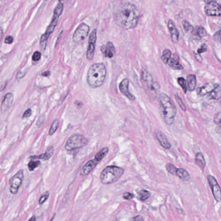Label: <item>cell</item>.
Listing matches in <instances>:
<instances>
[{
    "mask_svg": "<svg viewBox=\"0 0 221 221\" xmlns=\"http://www.w3.org/2000/svg\"><path fill=\"white\" fill-rule=\"evenodd\" d=\"M140 13L136 6L130 3H125L120 6L114 16L116 24L126 30L136 27L139 21Z\"/></svg>",
    "mask_w": 221,
    "mask_h": 221,
    "instance_id": "obj_1",
    "label": "cell"
},
{
    "mask_svg": "<svg viewBox=\"0 0 221 221\" xmlns=\"http://www.w3.org/2000/svg\"><path fill=\"white\" fill-rule=\"evenodd\" d=\"M160 113L165 123L173 124L177 113V109L172 99L166 94L162 93L159 96Z\"/></svg>",
    "mask_w": 221,
    "mask_h": 221,
    "instance_id": "obj_2",
    "label": "cell"
},
{
    "mask_svg": "<svg viewBox=\"0 0 221 221\" xmlns=\"http://www.w3.org/2000/svg\"><path fill=\"white\" fill-rule=\"evenodd\" d=\"M106 76V69L103 63H95L88 71L87 82L91 87L96 88L103 84Z\"/></svg>",
    "mask_w": 221,
    "mask_h": 221,
    "instance_id": "obj_3",
    "label": "cell"
},
{
    "mask_svg": "<svg viewBox=\"0 0 221 221\" xmlns=\"http://www.w3.org/2000/svg\"><path fill=\"white\" fill-rule=\"evenodd\" d=\"M124 169L116 166H108L101 172L100 181L103 185L112 184L117 181L124 174Z\"/></svg>",
    "mask_w": 221,
    "mask_h": 221,
    "instance_id": "obj_4",
    "label": "cell"
},
{
    "mask_svg": "<svg viewBox=\"0 0 221 221\" xmlns=\"http://www.w3.org/2000/svg\"><path fill=\"white\" fill-rule=\"evenodd\" d=\"M63 9H64V4L63 3L60 1L54 10L52 21L48 27L45 32L42 35L40 39V43L41 44L47 45L48 39L51 34L53 32L54 29L57 25L60 17L63 12Z\"/></svg>",
    "mask_w": 221,
    "mask_h": 221,
    "instance_id": "obj_5",
    "label": "cell"
},
{
    "mask_svg": "<svg viewBox=\"0 0 221 221\" xmlns=\"http://www.w3.org/2000/svg\"><path fill=\"white\" fill-rule=\"evenodd\" d=\"M142 81L144 89L147 94L152 98H156L159 93V86L155 81L151 74L147 70H143Z\"/></svg>",
    "mask_w": 221,
    "mask_h": 221,
    "instance_id": "obj_6",
    "label": "cell"
},
{
    "mask_svg": "<svg viewBox=\"0 0 221 221\" xmlns=\"http://www.w3.org/2000/svg\"><path fill=\"white\" fill-rule=\"evenodd\" d=\"M88 143V140L82 135H72L67 141L65 149L68 151L75 150L83 147Z\"/></svg>",
    "mask_w": 221,
    "mask_h": 221,
    "instance_id": "obj_7",
    "label": "cell"
},
{
    "mask_svg": "<svg viewBox=\"0 0 221 221\" xmlns=\"http://www.w3.org/2000/svg\"><path fill=\"white\" fill-rule=\"evenodd\" d=\"M24 179V172L23 169H21L17 172L10 179L9 190L13 194H16L19 188L22 185Z\"/></svg>",
    "mask_w": 221,
    "mask_h": 221,
    "instance_id": "obj_8",
    "label": "cell"
},
{
    "mask_svg": "<svg viewBox=\"0 0 221 221\" xmlns=\"http://www.w3.org/2000/svg\"><path fill=\"white\" fill-rule=\"evenodd\" d=\"M90 27L85 23H82L76 28L73 34V40L75 43H80L84 40L88 35Z\"/></svg>",
    "mask_w": 221,
    "mask_h": 221,
    "instance_id": "obj_9",
    "label": "cell"
},
{
    "mask_svg": "<svg viewBox=\"0 0 221 221\" xmlns=\"http://www.w3.org/2000/svg\"><path fill=\"white\" fill-rule=\"evenodd\" d=\"M206 14L210 17H221V4L213 1L207 3L204 7Z\"/></svg>",
    "mask_w": 221,
    "mask_h": 221,
    "instance_id": "obj_10",
    "label": "cell"
},
{
    "mask_svg": "<svg viewBox=\"0 0 221 221\" xmlns=\"http://www.w3.org/2000/svg\"><path fill=\"white\" fill-rule=\"evenodd\" d=\"M207 180L209 185L212 190L213 195L217 202L221 200V189L216 179L213 176H207Z\"/></svg>",
    "mask_w": 221,
    "mask_h": 221,
    "instance_id": "obj_11",
    "label": "cell"
},
{
    "mask_svg": "<svg viewBox=\"0 0 221 221\" xmlns=\"http://www.w3.org/2000/svg\"><path fill=\"white\" fill-rule=\"evenodd\" d=\"M97 40V30L94 29L90 35L89 45L87 52V58L89 60H92L94 57L96 42Z\"/></svg>",
    "mask_w": 221,
    "mask_h": 221,
    "instance_id": "obj_12",
    "label": "cell"
},
{
    "mask_svg": "<svg viewBox=\"0 0 221 221\" xmlns=\"http://www.w3.org/2000/svg\"><path fill=\"white\" fill-rule=\"evenodd\" d=\"M100 162H98L96 158L90 160L87 162L82 168L80 171V175L82 176H85L89 175L98 165Z\"/></svg>",
    "mask_w": 221,
    "mask_h": 221,
    "instance_id": "obj_13",
    "label": "cell"
},
{
    "mask_svg": "<svg viewBox=\"0 0 221 221\" xmlns=\"http://www.w3.org/2000/svg\"><path fill=\"white\" fill-rule=\"evenodd\" d=\"M120 92L131 101H134L135 97L131 94L129 91V81L127 78L123 79L119 85Z\"/></svg>",
    "mask_w": 221,
    "mask_h": 221,
    "instance_id": "obj_14",
    "label": "cell"
},
{
    "mask_svg": "<svg viewBox=\"0 0 221 221\" xmlns=\"http://www.w3.org/2000/svg\"><path fill=\"white\" fill-rule=\"evenodd\" d=\"M168 27L170 33L171 40L173 43H176L178 41L179 33L175 23L171 19H169L168 21Z\"/></svg>",
    "mask_w": 221,
    "mask_h": 221,
    "instance_id": "obj_15",
    "label": "cell"
},
{
    "mask_svg": "<svg viewBox=\"0 0 221 221\" xmlns=\"http://www.w3.org/2000/svg\"><path fill=\"white\" fill-rule=\"evenodd\" d=\"M156 136L158 142L162 147L166 149H169L171 148V144L169 142L167 136L164 134L160 131H158L156 133Z\"/></svg>",
    "mask_w": 221,
    "mask_h": 221,
    "instance_id": "obj_16",
    "label": "cell"
},
{
    "mask_svg": "<svg viewBox=\"0 0 221 221\" xmlns=\"http://www.w3.org/2000/svg\"><path fill=\"white\" fill-rule=\"evenodd\" d=\"M101 50L105 57L109 58H112L115 52V47L111 42H108L106 45L101 47Z\"/></svg>",
    "mask_w": 221,
    "mask_h": 221,
    "instance_id": "obj_17",
    "label": "cell"
},
{
    "mask_svg": "<svg viewBox=\"0 0 221 221\" xmlns=\"http://www.w3.org/2000/svg\"><path fill=\"white\" fill-rule=\"evenodd\" d=\"M14 98L13 94L11 93H7L3 100L1 109L2 112L8 110L11 107L14 102Z\"/></svg>",
    "mask_w": 221,
    "mask_h": 221,
    "instance_id": "obj_18",
    "label": "cell"
},
{
    "mask_svg": "<svg viewBox=\"0 0 221 221\" xmlns=\"http://www.w3.org/2000/svg\"><path fill=\"white\" fill-rule=\"evenodd\" d=\"M218 86V84H215V83H207L202 87L198 88L197 89V93L200 96H205L206 94H209L210 93Z\"/></svg>",
    "mask_w": 221,
    "mask_h": 221,
    "instance_id": "obj_19",
    "label": "cell"
},
{
    "mask_svg": "<svg viewBox=\"0 0 221 221\" xmlns=\"http://www.w3.org/2000/svg\"><path fill=\"white\" fill-rule=\"evenodd\" d=\"M54 152V148L53 146H50L47 148L44 154L39 155V156H32L31 158L33 159H41L44 160H48L50 159L53 155Z\"/></svg>",
    "mask_w": 221,
    "mask_h": 221,
    "instance_id": "obj_20",
    "label": "cell"
},
{
    "mask_svg": "<svg viewBox=\"0 0 221 221\" xmlns=\"http://www.w3.org/2000/svg\"><path fill=\"white\" fill-rule=\"evenodd\" d=\"M191 33L193 36L198 39L204 37L207 34L206 30L201 26H197L195 29H193Z\"/></svg>",
    "mask_w": 221,
    "mask_h": 221,
    "instance_id": "obj_21",
    "label": "cell"
},
{
    "mask_svg": "<svg viewBox=\"0 0 221 221\" xmlns=\"http://www.w3.org/2000/svg\"><path fill=\"white\" fill-rule=\"evenodd\" d=\"M187 87L188 90L192 91L195 90L196 87L197 81L196 76L193 74H190L187 76Z\"/></svg>",
    "mask_w": 221,
    "mask_h": 221,
    "instance_id": "obj_22",
    "label": "cell"
},
{
    "mask_svg": "<svg viewBox=\"0 0 221 221\" xmlns=\"http://www.w3.org/2000/svg\"><path fill=\"white\" fill-rule=\"evenodd\" d=\"M195 163L200 169L203 170L206 166V161L202 154L198 153L196 154Z\"/></svg>",
    "mask_w": 221,
    "mask_h": 221,
    "instance_id": "obj_23",
    "label": "cell"
},
{
    "mask_svg": "<svg viewBox=\"0 0 221 221\" xmlns=\"http://www.w3.org/2000/svg\"><path fill=\"white\" fill-rule=\"evenodd\" d=\"M176 176L183 180H188L190 178L189 173L185 169L181 168L177 169Z\"/></svg>",
    "mask_w": 221,
    "mask_h": 221,
    "instance_id": "obj_24",
    "label": "cell"
},
{
    "mask_svg": "<svg viewBox=\"0 0 221 221\" xmlns=\"http://www.w3.org/2000/svg\"><path fill=\"white\" fill-rule=\"evenodd\" d=\"M221 97V87L218 85L210 93L209 97L211 99H218Z\"/></svg>",
    "mask_w": 221,
    "mask_h": 221,
    "instance_id": "obj_25",
    "label": "cell"
},
{
    "mask_svg": "<svg viewBox=\"0 0 221 221\" xmlns=\"http://www.w3.org/2000/svg\"><path fill=\"white\" fill-rule=\"evenodd\" d=\"M109 152V149L108 147H104L95 156L94 158H96L99 162H101L103 158H104Z\"/></svg>",
    "mask_w": 221,
    "mask_h": 221,
    "instance_id": "obj_26",
    "label": "cell"
},
{
    "mask_svg": "<svg viewBox=\"0 0 221 221\" xmlns=\"http://www.w3.org/2000/svg\"><path fill=\"white\" fill-rule=\"evenodd\" d=\"M167 64L173 69L177 70H182L183 69V66L180 65L175 59L173 58H171L169 60Z\"/></svg>",
    "mask_w": 221,
    "mask_h": 221,
    "instance_id": "obj_27",
    "label": "cell"
},
{
    "mask_svg": "<svg viewBox=\"0 0 221 221\" xmlns=\"http://www.w3.org/2000/svg\"><path fill=\"white\" fill-rule=\"evenodd\" d=\"M151 193L149 191L146 190H141L139 193L138 198L140 200L144 201L150 198Z\"/></svg>",
    "mask_w": 221,
    "mask_h": 221,
    "instance_id": "obj_28",
    "label": "cell"
},
{
    "mask_svg": "<svg viewBox=\"0 0 221 221\" xmlns=\"http://www.w3.org/2000/svg\"><path fill=\"white\" fill-rule=\"evenodd\" d=\"M171 52L170 50L165 49L163 52L161 56V60L164 64H167L169 60L171 57Z\"/></svg>",
    "mask_w": 221,
    "mask_h": 221,
    "instance_id": "obj_29",
    "label": "cell"
},
{
    "mask_svg": "<svg viewBox=\"0 0 221 221\" xmlns=\"http://www.w3.org/2000/svg\"><path fill=\"white\" fill-rule=\"evenodd\" d=\"M41 163L40 161H31L28 164V167L29 171H33L35 169L37 168L41 165Z\"/></svg>",
    "mask_w": 221,
    "mask_h": 221,
    "instance_id": "obj_30",
    "label": "cell"
},
{
    "mask_svg": "<svg viewBox=\"0 0 221 221\" xmlns=\"http://www.w3.org/2000/svg\"><path fill=\"white\" fill-rule=\"evenodd\" d=\"M59 126V121L58 119H55L54 120L53 122L52 123L51 125V127L49 129V135H53L57 131Z\"/></svg>",
    "mask_w": 221,
    "mask_h": 221,
    "instance_id": "obj_31",
    "label": "cell"
},
{
    "mask_svg": "<svg viewBox=\"0 0 221 221\" xmlns=\"http://www.w3.org/2000/svg\"><path fill=\"white\" fill-rule=\"evenodd\" d=\"M165 168L169 173H171L172 175L176 176V173L177 170L178 169L175 165L169 163H168L165 165Z\"/></svg>",
    "mask_w": 221,
    "mask_h": 221,
    "instance_id": "obj_32",
    "label": "cell"
},
{
    "mask_svg": "<svg viewBox=\"0 0 221 221\" xmlns=\"http://www.w3.org/2000/svg\"><path fill=\"white\" fill-rule=\"evenodd\" d=\"M182 24L186 32H191L194 29L193 26L186 20H183L182 21Z\"/></svg>",
    "mask_w": 221,
    "mask_h": 221,
    "instance_id": "obj_33",
    "label": "cell"
},
{
    "mask_svg": "<svg viewBox=\"0 0 221 221\" xmlns=\"http://www.w3.org/2000/svg\"><path fill=\"white\" fill-rule=\"evenodd\" d=\"M178 82L180 86L181 87L185 93H187V87L186 81L183 77H179L178 79Z\"/></svg>",
    "mask_w": 221,
    "mask_h": 221,
    "instance_id": "obj_34",
    "label": "cell"
},
{
    "mask_svg": "<svg viewBox=\"0 0 221 221\" xmlns=\"http://www.w3.org/2000/svg\"><path fill=\"white\" fill-rule=\"evenodd\" d=\"M49 195H50V193H49V191H47L44 193L42 194L41 197H40V199H39V204H40V205L43 204L45 202L48 200V198H49Z\"/></svg>",
    "mask_w": 221,
    "mask_h": 221,
    "instance_id": "obj_35",
    "label": "cell"
},
{
    "mask_svg": "<svg viewBox=\"0 0 221 221\" xmlns=\"http://www.w3.org/2000/svg\"><path fill=\"white\" fill-rule=\"evenodd\" d=\"M175 97H176V100L179 105L180 108H181V109L183 111H186V108L185 106V104L183 103L181 98L177 94H176L175 95Z\"/></svg>",
    "mask_w": 221,
    "mask_h": 221,
    "instance_id": "obj_36",
    "label": "cell"
},
{
    "mask_svg": "<svg viewBox=\"0 0 221 221\" xmlns=\"http://www.w3.org/2000/svg\"><path fill=\"white\" fill-rule=\"evenodd\" d=\"M214 122L216 125L221 127V112L216 114L215 115Z\"/></svg>",
    "mask_w": 221,
    "mask_h": 221,
    "instance_id": "obj_37",
    "label": "cell"
},
{
    "mask_svg": "<svg viewBox=\"0 0 221 221\" xmlns=\"http://www.w3.org/2000/svg\"><path fill=\"white\" fill-rule=\"evenodd\" d=\"M134 195L131 193L129 192H125L123 194V198L125 200H130L134 198Z\"/></svg>",
    "mask_w": 221,
    "mask_h": 221,
    "instance_id": "obj_38",
    "label": "cell"
},
{
    "mask_svg": "<svg viewBox=\"0 0 221 221\" xmlns=\"http://www.w3.org/2000/svg\"><path fill=\"white\" fill-rule=\"evenodd\" d=\"M213 39L216 42H221V30L218 31L214 34Z\"/></svg>",
    "mask_w": 221,
    "mask_h": 221,
    "instance_id": "obj_39",
    "label": "cell"
},
{
    "mask_svg": "<svg viewBox=\"0 0 221 221\" xmlns=\"http://www.w3.org/2000/svg\"><path fill=\"white\" fill-rule=\"evenodd\" d=\"M41 54L39 52H36L32 55V59L33 61H37L41 59Z\"/></svg>",
    "mask_w": 221,
    "mask_h": 221,
    "instance_id": "obj_40",
    "label": "cell"
},
{
    "mask_svg": "<svg viewBox=\"0 0 221 221\" xmlns=\"http://www.w3.org/2000/svg\"><path fill=\"white\" fill-rule=\"evenodd\" d=\"M207 45L205 44H203L201 45L200 48L198 49V53L199 54L202 53L204 52H206L207 51Z\"/></svg>",
    "mask_w": 221,
    "mask_h": 221,
    "instance_id": "obj_41",
    "label": "cell"
},
{
    "mask_svg": "<svg viewBox=\"0 0 221 221\" xmlns=\"http://www.w3.org/2000/svg\"><path fill=\"white\" fill-rule=\"evenodd\" d=\"M13 42H14V38L11 36H7L4 39V43L7 44H10L12 43Z\"/></svg>",
    "mask_w": 221,
    "mask_h": 221,
    "instance_id": "obj_42",
    "label": "cell"
},
{
    "mask_svg": "<svg viewBox=\"0 0 221 221\" xmlns=\"http://www.w3.org/2000/svg\"><path fill=\"white\" fill-rule=\"evenodd\" d=\"M32 114V110L31 109H28L26 110V111L24 113L23 115V118H27L28 117H30V115Z\"/></svg>",
    "mask_w": 221,
    "mask_h": 221,
    "instance_id": "obj_43",
    "label": "cell"
},
{
    "mask_svg": "<svg viewBox=\"0 0 221 221\" xmlns=\"http://www.w3.org/2000/svg\"><path fill=\"white\" fill-rule=\"evenodd\" d=\"M131 220L133 221H143L144 219L141 215H138L135 217H133Z\"/></svg>",
    "mask_w": 221,
    "mask_h": 221,
    "instance_id": "obj_44",
    "label": "cell"
},
{
    "mask_svg": "<svg viewBox=\"0 0 221 221\" xmlns=\"http://www.w3.org/2000/svg\"><path fill=\"white\" fill-rule=\"evenodd\" d=\"M44 119V118L43 116H41V117L39 118V119L38 120L36 123L37 126L38 127H39V126L41 125V124L43 122Z\"/></svg>",
    "mask_w": 221,
    "mask_h": 221,
    "instance_id": "obj_45",
    "label": "cell"
},
{
    "mask_svg": "<svg viewBox=\"0 0 221 221\" xmlns=\"http://www.w3.org/2000/svg\"><path fill=\"white\" fill-rule=\"evenodd\" d=\"M50 72L49 71H45L42 74V76H48L50 75Z\"/></svg>",
    "mask_w": 221,
    "mask_h": 221,
    "instance_id": "obj_46",
    "label": "cell"
},
{
    "mask_svg": "<svg viewBox=\"0 0 221 221\" xmlns=\"http://www.w3.org/2000/svg\"><path fill=\"white\" fill-rule=\"evenodd\" d=\"M196 59H197V60L198 61H202V59L201 57V56H200V55H197L196 56Z\"/></svg>",
    "mask_w": 221,
    "mask_h": 221,
    "instance_id": "obj_47",
    "label": "cell"
},
{
    "mask_svg": "<svg viewBox=\"0 0 221 221\" xmlns=\"http://www.w3.org/2000/svg\"><path fill=\"white\" fill-rule=\"evenodd\" d=\"M215 1V0H203V1L207 3Z\"/></svg>",
    "mask_w": 221,
    "mask_h": 221,
    "instance_id": "obj_48",
    "label": "cell"
},
{
    "mask_svg": "<svg viewBox=\"0 0 221 221\" xmlns=\"http://www.w3.org/2000/svg\"><path fill=\"white\" fill-rule=\"evenodd\" d=\"M29 220L33 221H36V217H35V216H32V217L31 218H30V219H29Z\"/></svg>",
    "mask_w": 221,
    "mask_h": 221,
    "instance_id": "obj_49",
    "label": "cell"
},
{
    "mask_svg": "<svg viewBox=\"0 0 221 221\" xmlns=\"http://www.w3.org/2000/svg\"></svg>",
    "mask_w": 221,
    "mask_h": 221,
    "instance_id": "obj_50",
    "label": "cell"
}]
</instances>
